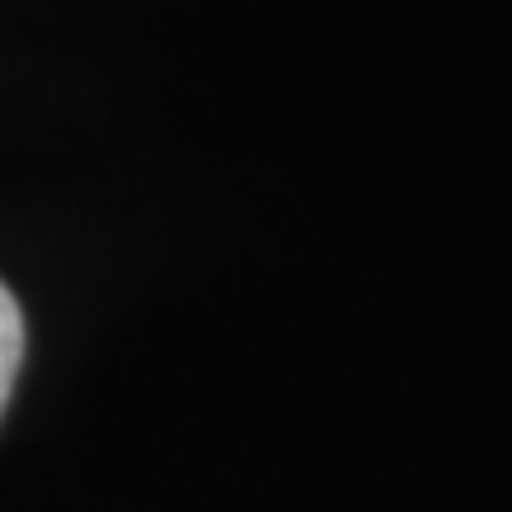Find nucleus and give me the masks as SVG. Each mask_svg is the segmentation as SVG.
<instances>
[{
	"mask_svg": "<svg viewBox=\"0 0 512 512\" xmlns=\"http://www.w3.org/2000/svg\"><path fill=\"white\" fill-rule=\"evenodd\" d=\"M19 361H24V313H19L15 294L5 290V280H0V413L10 403Z\"/></svg>",
	"mask_w": 512,
	"mask_h": 512,
	"instance_id": "nucleus-1",
	"label": "nucleus"
}]
</instances>
